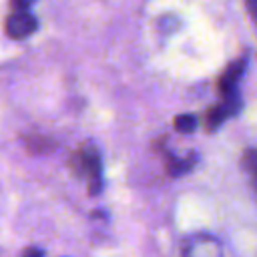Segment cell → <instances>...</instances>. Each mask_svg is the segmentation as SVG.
<instances>
[{
    "instance_id": "obj_1",
    "label": "cell",
    "mask_w": 257,
    "mask_h": 257,
    "mask_svg": "<svg viewBox=\"0 0 257 257\" xmlns=\"http://www.w3.org/2000/svg\"><path fill=\"white\" fill-rule=\"evenodd\" d=\"M227 116H229L227 108H225L221 102H219V104H215L213 108H209V110H207V128H209V131H215V128H217V126H219Z\"/></svg>"
},
{
    "instance_id": "obj_2",
    "label": "cell",
    "mask_w": 257,
    "mask_h": 257,
    "mask_svg": "<svg viewBox=\"0 0 257 257\" xmlns=\"http://www.w3.org/2000/svg\"><path fill=\"white\" fill-rule=\"evenodd\" d=\"M243 165H245V171L249 173L255 189H257V149H249L245 151L243 155Z\"/></svg>"
},
{
    "instance_id": "obj_3",
    "label": "cell",
    "mask_w": 257,
    "mask_h": 257,
    "mask_svg": "<svg viewBox=\"0 0 257 257\" xmlns=\"http://www.w3.org/2000/svg\"><path fill=\"white\" fill-rule=\"evenodd\" d=\"M195 126H197V118H195L193 114H179V116L175 118V128H177L181 135L193 133Z\"/></svg>"
},
{
    "instance_id": "obj_4",
    "label": "cell",
    "mask_w": 257,
    "mask_h": 257,
    "mask_svg": "<svg viewBox=\"0 0 257 257\" xmlns=\"http://www.w3.org/2000/svg\"><path fill=\"white\" fill-rule=\"evenodd\" d=\"M247 6H249L251 14H253V16H255V20H257V0H247Z\"/></svg>"
}]
</instances>
